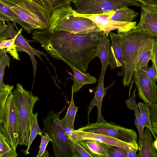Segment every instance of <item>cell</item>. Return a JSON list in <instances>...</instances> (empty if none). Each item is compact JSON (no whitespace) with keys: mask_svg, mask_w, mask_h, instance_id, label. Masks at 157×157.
Segmentation results:
<instances>
[{"mask_svg":"<svg viewBox=\"0 0 157 157\" xmlns=\"http://www.w3.org/2000/svg\"><path fill=\"white\" fill-rule=\"evenodd\" d=\"M101 31L78 34L63 30L37 29L33 32L32 38L39 42L53 58L63 60L84 72L94 58Z\"/></svg>","mask_w":157,"mask_h":157,"instance_id":"1","label":"cell"},{"mask_svg":"<svg viewBox=\"0 0 157 157\" xmlns=\"http://www.w3.org/2000/svg\"><path fill=\"white\" fill-rule=\"evenodd\" d=\"M116 34L119 39L124 63L122 81L123 85L127 86L131 83L133 72L143 52L157 37L145 31L135 30Z\"/></svg>","mask_w":157,"mask_h":157,"instance_id":"2","label":"cell"},{"mask_svg":"<svg viewBox=\"0 0 157 157\" xmlns=\"http://www.w3.org/2000/svg\"><path fill=\"white\" fill-rule=\"evenodd\" d=\"M70 6L61 7L52 10L48 29L50 31L63 30L78 34H86L101 31L90 20L75 16Z\"/></svg>","mask_w":157,"mask_h":157,"instance_id":"3","label":"cell"},{"mask_svg":"<svg viewBox=\"0 0 157 157\" xmlns=\"http://www.w3.org/2000/svg\"><path fill=\"white\" fill-rule=\"evenodd\" d=\"M60 113L50 111L43 123L42 134L47 133L51 140L52 151L56 157H77L71 140L60 124Z\"/></svg>","mask_w":157,"mask_h":157,"instance_id":"4","label":"cell"},{"mask_svg":"<svg viewBox=\"0 0 157 157\" xmlns=\"http://www.w3.org/2000/svg\"><path fill=\"white\" fill-rule=\"evenodd\" d=\"M17 111L20 126L18 144L28 146L33 110L35 103L39 100L38 97L25 89L20 83H17L12 92Z\"/></svg>","mask_w":157,"mask_h":157,"instance_id":"5","label":"cell"},{"mask_svg":"<svg viewBox=\"0 0 157 157\" xmlns=\"http://www.w3.org/2000/svg\"><path fill=\"white\" fill-rule=\"evenodd\" d=\"M80 130L106 135L128 143L137 150L139 144L138 135L133 129L117 124L112 121L105 120L101 122L90 123L78 128Z\"/></svg>","mask_w":157,"mask_h":157,"instance_id":"6","label":"cell"},{"mask_svg":"<svg viewBox=\"0 0 157 157\" xmlns=\"http://www.w3.org/2000/svg\"><path fill=\"white\" fill-rule=\"evenodd\" d=\"M5 139L16 152L20 135V126L17 111L12 93L8 97L2 116Z\"/></svg>","mask_w":157,"mask_h":157,"instance_id":"7","label":"cell"},{"mask_svg":"<svg viewBox=\"0 0 157 157\" xmlns=\"http://www.w3.org/2000/svg\"><path fill=\"white\" fill-rule=\"evenodd\" d=\"M72 2L76 8L75 11L82 14H101L124 6L143 5L134 0H73Z\"/></svg>","mask_w":157,"mask_h":157,"instance_id":"8","label":"cell"},{"mask_svg":"<svg viewBox=\"0 0 157 157\" xmlns=\"http://www.w3.org/2000/svg\"><path fill=\"white\" fill-rule=\"evenodd\" d=\"M16 5L36 17L46 29L49 26L52 8L48 0H1Z\"/></svg>","mask_w":157,"mask_h":157,"instance_id":"9","label":"cell"},{"mask_svg":"<svg viewBox=\"0 0 157 157\" xmlns=\"http://www.w3.org/2000/svg\"><path fill=\"white\" fill-rule=\"evenodd\" d=\"M147 68L137 66L133 72V82L136 84L139 97L146 105L150 106L157 103V86L147 73Z\"/></svg>","mask_w":157,"mask_h":157,"instance_id":"10","label":"cell"},{"mask_svg":"<svg viewBox=\"0 0 157 157\" xmlns=\"http://www.w3.org/2000/svg\"><path fill=\"white\" fill-rule=\"evenodd\" d=\"M75 16L83 17L92 21L108 37L109 33L112 31L117 30V33H125L134 29L136 25V21L128 23L112 20L108 17L105 13L96 14H82L73 10Z\"/></svg>","mask_w":157,"mask_h":157,"instance_id":"11","label":"cell"},{"mask_svg":"<svg viewBox=\"0 0 157 157\" xmlns=\"http://www.w3.org/2000/svg\"><path fill=\"white\" fill-rule=\"evenodd\" d=\"M8 25L6 29V36L7 38H12L14 37V44L16 45L17 51L26 52L29 55L31 59L33 69L34 79L36 76L37 63L35 56H38L42 60L41 56L44 55L42 52L40 51L36 48L32 47L29 44L28 40L21 34L22 28H21L18 32H17L11 23L7 21Z\"/></svg>","mask_w":157,"mask_h":157,"instance_id":"12","label":"cell"},{"mask_svg":"<svg viewBox=\"0 0 157 157\" xmlns=\"http://www.w3.org/2000/svg\"><path fill=\"white\" fill-rule=\"evenodd\" d=\"M140 20L132 30L147 32L157 37V6L143 5Z\"/></svg>","mask_w":157,"mask_h":157,"instance_id":"13","label":"cell"},{"mask_svg":"<svg viewBox=\"0 0 157 157\" xmlns=\"http://www.w3.org/2000/svg\"><path fill=\"white\" fill-rule=\"evenodd\" d=\"M69 138L70 140L74 141H79L84 140H94L124 148L126 145L129 144L106 135L86 132L78 129L77 130L74 129L72 133Z\"/></svg>","mask_w":157,"mask_h":157,"instance_id":"14","label":"cell"},{"mask_svg":"<svg viewBox=\"0 0 157 157\" xmlns=\"http://www.w3.org/2000/svg\"><path fill=\"white\" fill-rule=\"evenodd\" d=\"M105 73L100 75L98 85L94 91L95 93L94 97L89 105L88 107L87 118L88 123L90 124L89 121V116L90 112L95 106L98 108V113L97 122H101L105 120L102 116L101 112L102 103L103 98L106 95V91L110 87L112 86L115 82H113L109 86L105 88L104 86V78Z\"/></svg>","mask_w":157,"mask_h":157,"instance_id":"15","label":"cell"},{"mask_svg":"<svg viewBox=\"0 0 157 157\" xmlns=\"http://www.w3.org/2000/svg\"><path fill=\"white\" fill-rule=\"evenodd\" d=\"M109 35L111 41L110 46L111 58L109 64L111 69L114 70L117 68L122 67L121 71L118 75H123L124 69V63L119 39L116 34L111 32Z\"/></svg>","mask_w":157,"mask_h":157,"instance_id":"16","label":"cell"},{"mask_svg":"<svg viewBox=\"0 0 157 157\" xmlns=\"http://www.w3.org/2000/svg\"><path fill=\"white\" fill-rule=\"evenodd\" d=\"M110 48L108 37L101 31L99 44L94 56V58L98 57L101 63L102 68L100 75L105 73L106 69L109 65L111 58Z\"/></svg>","mask_w":157,"mask_h":157,"instance_id":"17","label":"cell"},{"mask_svg":"<svg viewBox=\"0 0 157 157\" xmlns=\"http://www.w3.org/2000/svg\"><path fill=\"white\" fill-rule=\"evenodd\" d=\"M14 5L0 0V17L10 19L17 29L16 23L20 24L27 33L30 34L33 30L27 23L22 21L11 9Z\"/></svg>","mask_w":157,"mask_h":157,"instance_id":"18","label":"cell"},{"mask_svg":"<svg viewBox=\"0 0 157 157\" xmlns=\"http://www.w3.org/2000/svg\"><path fill=\"white\" fill-rule=\"evenodd\" d=\"M78 142L93 157H108V144L90 140Z\"/></svg>","mask_w":157,"mask_h":157,"instance_id":"19","label":"cell"},{"mask_svg":"<svg viewBox=\"0 0 157 157\" xmlns=\"http://www.w3.org/2000/svg\"><path fill=\"white\" fill-rule=\"evenodd\" d=\"M107 15L109 18L114 21L128 23L132 21L138 15V13L127 6L121 7L115 10L104 13Z\"/></svg>","mask_w":157,"mask_h":157,"instance_id":"20","label":"cell"},{"mask_svg":"<svg viewBox=\"0 0 157 157\" xmlns=\"http://www.w3.org/2000/svg\"><path fill=\"white\" fill-rule=\"evenodd\" d=\"M136 88V86L132 96L127 99L125 102L128 108L132 110H134L135 112V117L134 118V124L138 130L139 134V148L141 146L144 135V129L145 127L135 101V97L136 95L135 94Z\"/></svg>","mask_w":157,"mask_h":157,"instance_id":"21","label":"cell"},{"mask_svg":"<svg viewBox=\"0 0 157 157\" xmlns=\"http://www.w3.org/2000/svg\"><path fill=\"white\" fill-rule=\"evenodd\" d=\"M153 142L151 133L147 127L144 132L141 146L139 148L137 157H157V150L153 146Z\"/></svg>","mask_w":157,"mask_h":157,"instance_id":"22","label":"cell"},{"mask_svg":"<svg viewBox=\"0 0 157 157\" xmlns=\"http://www.w3.org/2000/svg\"><path fill=\"white\" fill-rule=\"evenodd\" d=\"M73 71L74 75V92L79 91L84 85L93 84L97 82V78L91 76L89 73L82 72L76 68L70 66Z\"/></svg>","mask_w":157,"mask_h":157,"instance_id":"23","label":"cell"},{"mask_svg":"<svg viewBox=\"0 0 157 157\" xmlns=\"http://www.w3.org/2000/svg\"><path fill=\"white\" fill-rule=\"evenodd\" d=\"M11 9L33 30L35 29H45L36 18L18 6L14 5L11 7Z\"/></svg>","mask_w":157,"mask_h":157,"instance_id":"24","label":"cell"},{"mask_svg":"<svg viewBox=\"0 0 157 157\" xmlns=\"http://www.w3.org/2000/svg\"><path fill=\"white\" fill-rule=\"evenodd\" d=\"M74 85L72 86V95L71 101L68 107L65 116L60 120V121L67 126L74 129V122L75 115L78 109V107H76L73 100Z\"/></svg>","mask_w":157,"mask_h":157,"instance_id":"25","label":"cell"},{"mask_svg":"<svg viewBox=\"0 0 157 157\" xmlns=\"http://www.w3.org/2000/svg\"><path fill=\"white\" fill-rule=\"evenodd\" d=\"M38 115V113H37L35 114H33L32 115L28 147L26 150L23 151L25 155L29 154V150L30 147L36 136L38 134L40 136L42 135L41 130L40 128L37 123Z\"/></svg>","mask_w":157,"mask_h":157,"instance_id":"26","label":"cell"},{"mask_svg":"<svg viewBox=\"0 0 157 157\" xmlns=\"http://www.w3.org/2000/svg\"><path fill=\"white\" fill-rule=\"evenodd\" d=\"M137 105L140 110V113L145 127L149 129L155 139H157L156 136L152 130L150 121L149 106L142 102L138 103Z\"/></svg>","mask_w":157,"mask_h":157,"instance_id":"27","label":"cell"},{"mask_svg":"<svg viewBox=\"0 0 157 157\" xmlns=\"http://www.w3.org/2000/svg\"><path fill=\"white\" fill-rule=\"evenodd\" d=\"M13 87V86L9 84L0 87V121L1 122H2V112L8 96L12 93Z\"/></svg>","mask_w":157,"mask_h":157,"instance_id":"28","label":"cell"},{"mask_svg":"<svg viewBox=\"0 0 157 157\" xmlns=\"http://www.w3.org/2000/svg\"><path fill=\"white\" fill-rule=\"evenodd\" d=\"M15 40V37H13L12 39H6L1 41L0 42V48L2 49L6 48V52L10 53L14 59L20 60L16 50V45L14 44Z\"/></svg>","mask_w":157,"mask_h":157,"instance_id":"29","label":"cell"},{"mask_svg":"<svg viewBox=\"0 0 157 157\" xmlns=\"http://www.w3.org/2000/svg\"><path fill=\"white\" fill-rule=\"evenodd\" d=\"M0 87L5 86L3 81V77L5 74V70L6 66L9 67L10 64V58L7 55L5 48L2 50L0 55Z\"/></svg>","mask_w":157,"mask_h":157,"instance_id":"30","label":"cell"},{"mask_svg":"<svg viewBox=\"0 0 157 157\" xmlns=\"http://www.w3.org/2000/svg\"><path fill=\"white\" fill-rule=\"evenodd\" d=\"M155 39L146 48L141 55L138 65L141 68L148 67V63L149 60L151 59Z\"/></svg>","mask_w":157,"mask_h":157,"instance_id":"31","label":"cell"},{"mask_svg":"<svg viewBox=\"0 0 157 157\" xmlns=\"http://www.w3.org/2000/svg\"><path fill=\"white\" fill-rule=\"evenodd\" d=\"M17 156L5 139L0 136V157H16Z\"/></svg>","mask_w":157,"mask_h":157,"instance_id":"32","label":"cell"},{"mask_svg":"<svg viewBox=\"0 0 157 157\" xmlns=\"http://www.w3.org/2000/svg\"><path fill=\"white\" fill-rule=\"evenodd\" d=\"M149 119L153 132L157 135V103L149 106Z\"/></svg>","mask_w":157,"mask_h":157,"instance_id":"33","label":"cell"},{"mask_svg":"<svg viewBox=\"0 0 157 157\" xmlns=\"http://www.w3.org/2000/svg\"><path fill=\"white\" fill-rule=\"evenodd\" d=\"M108 157H127V153L124 148L108 144Z\"/></svg>","mask_w":157,"mask_h":157,"instance_id":"34","label":"cell"},{"mask_svg":"<svg viewBox=\"0 0 157 157\" xmlns=\"http://www.w3.org/2000/svg\"><path fill=\"white\" fill-rule=\"evenodd\" d=\"M71 140V144L74 148L77 157H93L78 141Z\"/></svg>","mask_w":157,"mask_h":157,"instance_id":"35","label":"cell"},{"mask_svg":"<svg viewBox=\"0 0 157 157\" xmlns=\"http://www.w3.org/2000/svg\"><path fill=\"white\" fill-rule=\"evenodd\" d=\"M44 134V135H41L40 136H41V141L38 154L36 156L37 157H41L49 142L51 141V140L48 135L46 133Z\"/></svg>","mask_w":157,"mask_h":157,"instance_id":"36","label":"cell"},{"mask_svg":"<svg viewBox=\"0 0 157 157\" xmlns=\"http://www.w3.org/2000/svg\"><path fill=\"white\" fill-rule=\"evenodd\" d=\"M50 2L52 10L67 6H70L72 0H48Z\"/></svg>","mask_w":157,"mask_h":157,"instance_id":"37","label":"cell"},{"mask_svg":"<svg viewBox=\"0 0 157 157\" xmlns=\"http://www.w3.org/2000/svg\"><path fill=\"white\" fill-rule=\"evenodd\" d=\"M147 73L148 77L152 81H157V71H156L154 64L152 63V66L150 68L148 67Z\"/></svg>","mask_w":157,"mask_h":157,"instance_id":"38","label":"cell"},{"mask_svg":"<svg viewBox=\"0 0 157 157\" xmlns=\"http://www.w3.org/2000/svg\"><path fill=\"white\" fill-rule=\"evenodd\" d=\"M151 60L154 64L157 71V38L154 40Z\"/></svg>","mask_w":157,"mask_h":157,"instance_id":"39","label":"cell"},{"mask_svg":"<svg viewBox=\"0 0 157 157\" xmlns=\"http://www.w3.org/2000/svg\"><path fill=\"white\" fill-rule=\"evenodd\" d=\"M8 26L4 21H0V42L7 39L6 31Z\"/></svg>","mask_w":157,"mask_h":157,"instance_id":"40","label":"cell"},{"mask_svg":"<svg viewBox=\"0 0 157 157\" xmlns=\"http://www.w3.org/2000/svg\"><path fill=\"white\" fill-rule=\"evenodd\" d=\"M124 149L127 153V157H137V150L129 144L126 145Z\"/></svg>","mask_w":157,"mask_h":157,"instance_id":"41","label":"cell"},{"mask_svg":"<svg viewBox=\"0 0 157 157\" xmlns=\"http://www.w3.org/2000/svg\"><path fill=\"white\" fill-rule=\"evenodd\" d=\"M141 3L144 5L157 6V0H134Z\"/></svg>","mask_w":157,"mask_h":157,"instance_id":"42","label":"cell"},{"mask_svg":"<svg viewBox=\"0 0 157 157\" xmlns=\"http://www.w3.org/2000/svg\"><path fill=\"white\" fill-rule=\"evenodd\" d=\"M0 136L5 138L3 132V128L2 122L0 121Z\"/></svg>","mask_w":157,"mask_h":157,"instance_id":"43","label":"cell"},{"mask_svg":"<svg viewBox=\"0 0 157 157\" xmlns=\"http://www.w3.org/2000/svg\"><path fill=\"white\" fill-rule=\"evenodd\" d=\"M49 154L48 151L45 149L41 157H48L49 156Z\"/></svg>","mask_w":157,"mask_h":157,"instance_id":"44","label":"cell"},{"mask_svg":"<svg viewBox=\"0 0 157 157\" xmlns=\"http://www.w3.org/2000/svg\"><path fill=\"white\" fill-rule=\"evenodd\" d=\"M153 145L155 150H157V139H155V140L153 142Z\"/></svg>","mask_w":157,"mask_h":157,"instance_id":"45","label":"cell"},{"mask_svg":"<svg viewBox=\"0 0 157 157\" xmlns=\"http://www.w3.org/2000/svg\"><path fill=\"white\" fill-rule=\"evenodd\" d=\"M10 21V19L8 18L0 17V21Z\"/></svg>","mask_w":157,"mask_h":157,"instance_id":"46","label":"cell"},{"mask_svg":"<svg viewBox=\"0 0 157 157\" xmlns=\"http://www.w3.org/2000/svg\"><path fill=\"white\" fill-rule=\"evenodd\" d=\"M2 49H1L0 48V54H1V52H2Z\"/></svg>","mask_w":157,"mask_h":157,"instance_id":"47","label":"cell"},{"mask_svg":"<svg viewBox=\"0 0 157 157\" xmlns=\"http://www.w3.org/2000/svg\"></svg>","mask_w":157,"mask_h":157,"instance_id":"48","label":"cell"}]
</instances>
